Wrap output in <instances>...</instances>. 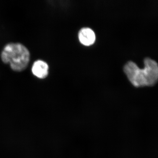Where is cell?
I'll list each match as a JSON object with an SVG mask.
<instances>
[{"instance_id":"4","label":"cell","mask_w":158,"mask_h":158,"mask_svg":"<svg viewBox=\"0 0 158 158\" xmlns=\"http://www.w3.org/2000/svg\"><path fill=\"white\" fill-rule=\"evenodd\" d=\"M78 37L80 42L85 46L92 45L96 39L94 32L89 28L81 29L79 32Z\"/></svg>"},{"instance_id":"1","label":"cell","mask_w":158,"mask_h":158,"mask_svg":"<svg viewBox=\"0 0 158 158\" xmlns=\"http://www.w3.org/2000/svg\"><path fill=\"white\" fill-rule=\"evenodd\" d=\"M144 67L140 69L135 63L127 62L123 71L130 82L136 87L152 86L158 81V64L149 58L144 59Z\"/></svg>"},{"instance_id":"2","label":"cell","mask_w":158,"mask_h":158,"mask_svg":"<svg viewBox=\"0 0 158 158\" xmlns=\"http://www.w3.org/2000/svg\"><path fill=\"white\" fill-rule=\"evenodd\" d=\"M4 63L9 64L14 71L25 70L30 60V52L24 45L19 43H11L5 46L1 53Z\"/></svg>"},{"instance_id":"3","label":"cell","mask_w":158,"mask_h":158,"mask_svg":"<svg viewBox=\"0 0 158 158\" xmlns=\"http://www.w3.org/2000/svg\"><path fill=\"white\" fill-rule=\"evenodd\" d=\"M48 65L46 62L41 60L35 61L32 68V72L35 77L39 79L47 77L48 74Z\"/></svg>"}]
</instances>
